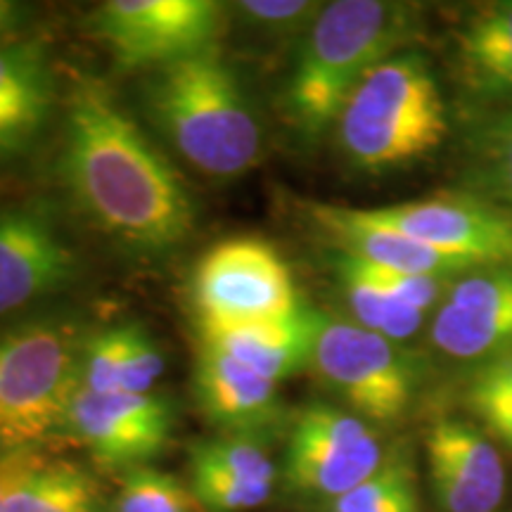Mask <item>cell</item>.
Listing matches in <instances>:
<instances>
[{
  "label": "cell",
  "mask_w": 512,
  "mask_h": 512,
  "mask_svg": "<svg viewBox=\"0 0 512 512\" xmlns=\"http://www.w3.org/2000/svg\"><path fill=\"white\" fill-rule=\"evenodd\" d=\"M320 323V311L302 306L292 316L247 328L209 332L202 342L214 344L242 366L271 382H283L299 370L311 366L313 344Z\"/></svg>",
  "instance_id": "ac0fdd59"
},
{
  "label": "cell",
  "mask_w": 512,
  "mask_h": 512,
  "mask_svg": "<svg viewBox=\"0 0 512 512\" xmlns=\"http://www.w3.org/2000/svg\"><path fill=\"white\" fill-rule=\"evenodd\" d=\"M275 486L240 479L216 467L190 460V491L207 512H247L261 508Z\"/></svg>",
  "instance_id": "d4e9b609"
},
{
  "label": "cell",
  "mask_w": 512,
  "mask_h": 512,
  "mask_svg": "<svg viewBox=\"0 0 512 512\" xmlns=\"http://www.w3.org/2000/svg\"><path fill=\"white\" fill-rule=\"evenodd\" d=\"M145 102L166 140L202 174L238 178L259 164L261 124L238 76L214 48L155 69Z\"/></svg>",
  "instance_id": "3957f363"
},
{
  "label": "cell",
  "mask_w": 512,
  "mask_h": 512,
  "mask_svg": "<svg viewBox=\"0 0 512 512\" xmlns=\"http://www.w3.org/2000/svg\"><path fill=\"white\" fill-rule=\"evenodd\" d=\"M463 401L494 444L512 453V351L470 370Z\"/></svg>",
  "instance_id": "44dd1931"
},
{
  "label": "cell",
  "mask_w": 512,
  "mask_h": 512,
  "mask_svg": "<svg viewBox=\"0 0 512 512\" xmlns=\"http://www.w3.org/2000/svg\"><path fill=\"white\" fill-rule=\"evenodd\" d=\"M126 325L105 328L83 339L81 389L95 394L121 392V358H124Z\"/></svg>",
  "instance_id": "4316f807"
},
{
  "label": "cell",
  "mask_w": 512,
  "mask_h": 512,
  "mask_svg": "<svg viewBox=\"0 0 512 512\" xmlns=\"http://www.w3.org/2000/svg\"><path fill=\"white\" fill-rule=\"evenodd\" d=\"M83 339L74 323L48 316L0 328V453L64 434L81 389Z\"/></svg>",
  "instance_id": "5b68a950"
},
{
  "label": "cell",
  "mask_w": 512,
  "mask_h": 512,
  "mask_svg": "<svg viewBox=\"0 0 512 512\" xmlns=\"http://www.w3.org/2000/svg\"><path fill=\"white\" fill-rule=\"evenodd\" d=\"M325 3L311 0H242L235 5L238 17L245 19L249 29L273 41H292L309 34Z\"/></svg>",
  "instance_id": "484cf974"
},
{
  "label": "cell",
  "mask_w": 512,
  "mask_h": 512,
  "mask_svg": "<svg viewBox=\"0 0 512 512\" xmlns=\"http://www.w3.org/2000/svg\"><path fill=\"white\" fill-rule=\"evenodd\" d=\"M164 375V354L157 339L140 325H126L121 358V392L152 394Z\"/></svg>",
  "instance_id": "83f0119b"
},
{
  "label": "cell",
  "mask_w": 512,
  "mask_h": 512,
  "mask_svg": "<svg viewBox=\"0 0 512 512\" xmlns=\"http://www.w3.org/2000/svg\"><path fill=\"white\" fill-rule=\"evenodd\" d=\"M60 174L83 214L133 252L164 254L190 238L195 209L174 166L91 76L69 95Z\"/></svg>",
  "instance_id": "6da1fadb"
},
{
  "label": "cell",
  "mask_w": 512,
  "mask_h": 512,
  "mask_svg": "<svg viewBox=\"0 0 512 512\" xmlns=\"http://www.w3.org/2000/svg\"><path fill=\"white\" fill-rule=\"evenodd\" d=\"M74 278L76 256L46 214L0 209V318L60 292Z\"/></svg>",
  "instance_id": "5bb4252c"
},
{
  "label": "cell",
  "mask_w": 512,
  "mask_h": 512,
  "mask_svg": "<svg viewBox=\"0 0 512 512\" xmlns=\"http://www.w3.org/2000/svg\"><path fill=\"white\" fill-rule=\"evenodd\" d=\"M332 271L337 275L354 323L392 339L396 344L408 342L422 330L425 316L377 283L356 256L335 252L332 254Z\"/></svg>",
  "instance_id": "ffe728a7"
},
{
  "label": "cell",
  "mask_w": 512,
  "mask_h": 512,
  "mask_svg": "<svg viewBox=\"0 0 512 512\" xmlns=\"http://www.w3.org/2000/svg\"><path fill=\"white\" fill-rule=\"evenodd\" d=\"M422 34V12L411 3L335 0L299 43L285 86V114L304 140L335 124L349 95L377 64L411 50Z\"/></svg>",
  "instance_id": "7a4b0ae2"
},
{
  "label": "cell",
  "mask_w": 512,
  "mask_h": 512,
  "mask_svg": "<svg viewBox=\"0 0 512 512\" xmlns=\"http://www.w3.org/2000/svg\"><path fill=\"white\" fill-rule=\"evenodd\" d=\"M195 396L202 413L228 434L256 437L280 418L278 382L266 380L209 342L197 351Z\"/></svg>",
  "instance_id": "e0dca14e"
},
{
  "label": "cell",
  "mask_w": 512,
  "mask_h": 512,
  "mask_svg": "<svg viewBox=\"0 0 512 512\" xmlns=\"http://www.w3.org/2000/svg\"><path fill=\"white\" fill-rule=\"evenodd\" d=\"M448 67L465 112L512 105V0L460 12L448 27Z\"/></svg>",
  "instance_id": "9a60e30c"
},
{
  "label": "cell",
  "mask_w": 512,
  "mask_h": 512,
  "mask_svg": "<svg viewBox=\"0 0 512 512\" xmlns=\"http://www.w3.org/2000/svg\"><path fill=\"white\" fill-rule=\"evenodd\" d=\"M221 17L214 0H110L91 27L124 69H162L216 48Z\"/></svg>",
  "instance_id": "9c48e42d"
},
{
  "label": "cell",
  "mask_w": 512,
  "mask_h": 512,
  "mask_svg": "<svg viewBox=\"0 0 512 512\" xmlns=\"http://www.w3.org/2000/svg\"><path fill=\"white\" fill-rule=\"evenodd\" d=\"M370 219L399 230L434 252L475 266H512V211L465 192L366 209Z\"/></svg>",
  "instance_id": "30bf717a"
},
{
  "label": "cell",
  "mask_w": 512,
  "mask_h": 512,
  "mask_svg": "<svg viewBox=\"0 0 512 512\" xmlns=\"http://www.w3.org/2000/svg\"><path fill=\"white\" fill-rule=\"evenodd\" d=\"M309 368L370 425L401 420L420 387L418 361L401 344L325 313H320Z\"/></svg>",
  "instance_id": "52a82bcc"
},
{
  "label": "cell",
  "mask_w": 512,
  "mask_h": 512,
  "mask_svg": "<svg viewBox=\"0 0 512 512\" xmlns=\"http://www.w3.org/2000/svg\"><path fill=\"white\" fill-rule=\"evenodd\" d=\"M190 299L202 335L280 320L304 306L287 261L254 235L209 247L192 271Z\"/></svg>",
  "instance_id": "8992f818"
},
{
  "label": "cell",
  "mask_w": 512,
  "mask_h": 512,
  "mask_svg": "<svg viewBox=\"0 0 512 512\" xmlns=\"http://www.w3.org/2000/svg\"><path fill=\"white\" fill-rule=\"evenodd\" d=\"M332 512H418L411 463L401 456L387 458L373 477L332 503Z\"/></svg>",
  "instance_id": "7402d4cb"
},
{
  "label": "cell",
  "mask_w": 512,
  "mask_h": 512,
  "mask_svg": "<svg viewBox=\"0 0 512 512\" xmlns=\"http://www.w3.org/2000/svg\"><path fill=\"white\" fill-rule=\"evenodd\" d=\"M190 460L216 467L247 482L271 486L278 482V470H275L271 453L266 451L259 437H252V434H226V437L200 441L192 446Z\"/></svg>",
  "instance_id": "cb8c5ba5"
},
{
  "label": "cell",
  "mask_w": 512,
  "mask_h": 512,
  "mask_svg": "<svg viewBox=\"0 0 512 512\" xmlns=\"http://www.w3.org/2000/svg\"><path fill=\"white\" fill-rule=\"evenodd\" d=\"M432 494L444 512H498L505 465L494 439L477 422L441 418L425 434Z\"/></svg>",
  "instance_id": "4fadbf2b"
},
{
  "label": "cell",
  "mask_w": 512,
  "mask_h": 512,
  "mask_svg": "<svg viewBox=\"0 0 512 512\" xmlns=\"http://www.w3.org/2000/svg\"><path fill=\"white\" fill-rule=\"evenodd\" d=\"M306 216L335 245V252L351 254L356 259L368 261V264L389 268V271L460 275L470 268H477L470 261L439 254L420 245V242L406 238L399 230L382 226V223L370 219L366 209L311 202L306 204Z\"/></svg>",
  "instance_id": "2e32d148"
},
{
  "label": "cell",
  "mask_w": 512,
  "mask_h": 512,
  "mask_svg": "<svg viewBox=\"0 0 512 512\" xmlns=\"http://www.w3.org/2000/svg\"><path fill=\"white\" fill-rule=\"evenodd\" d=\"M46 117L48 110L0 93V159L22 152L41 131Z\"/></svg>",
  "instance_id": "f546056e"
},
{
  "label": "cell",
  "mask_w": 512,
  "mask_h": 512,
  "mask_svg": "<svg viewBox=\"0 0 512 512\" xmlns=\"http://www.w3.org/2000/svg\"><path fill=\"white\" fill-rule=\"evenodd\" d=\"M200 503L181 479L150 465L126 470L112 512H197Z\"/></svg>",
  "instance_id": "603a6c76"
},
{
  "label": "cell",
  "mask_w": 512,
  "mask_h": 512,
  "mask_svg": "<svg viewBox=\"0 0 512 512\" xmlns=\"http://www.w3.org/2000/svg\"><path fill=\"white\" fill-rule=\"evenodd\" d=\"M24 8L17 3H10V0H0V36H5L22 22Z\"/></svg>",
  "instance_id": "4dcf8cb0"
},
{
  "label": "cell",
  "mask_w": 512,
  "mask_h": 512,
  "mask_svg": "<svg viewBox=\"0 0 512 512\" xmlns=\"http://www.w3.org/2000/svg\"><path fill=\"white\" fill-rule=\"evenodd\" d=\"M98 484L79 465L64 463L53 489L34 512H100Z\"/></svg>",
  "instance_id": "f1b7e54d"
},
{
  "label": "cell",
  "mask_w": 512,
  "mask_h": 512,
  "mask_svg": "<svg viewBox=\"0 0 512 512\" xmlns=\"http://www.w3.org/2000/svg\"><path fill=\"white\" fill-rule=\"evenodd\" d=\"M456 190L512 211V105L463 114Z\"/></svg>",
  "instance_id": "d6986e66"
},
{
  "label": "cell",
  "mask_w": 512,
  "mask_h": 512,
  "mask_svg": "<svg viewBox=\"0 0 512 512\" xmlns=\"http://www.w3.org/2000/svg\"><path fill=\"white\" fill-rule=\"evenodd\" d=\"M430 344L441 358L477 368L512 351V266H477L453 280L434 311Z\"/></svg>",
  "instance_id": "8fae6325"
},
{
  "label": "cell",
  "mask_w": 512,
  "mask_h": 512,
  "mask_svg": "<svg viewBox=\"0 0 512 512\" xmlns=\"http://www.w3.org/2000/svg\"><path fill=\"white\" fill-rule=\"evenodd\" d=\"M384 460L370 422L328 403H309L287 439L285 482L294 494L335 503L373 477Z\"/></svg>",
  "instance_id": "ba28073f"
},
{
  "label": "cell",
  "mask_w": 512,
  "mask_h": 512,
  "mask_svg": "<svg viewBox=\"0 0 512 512\" xmlns=\"http://www.w3.org/2000/svg\"><path fill=\"white\" fill-rule=\"evenodd\" d=\"M347 162L384 174L437 152L448 136V110L430 57L403 50L370 72L335 121Z\"/></svg>",
  "instance_id": "277c9868"
},
{
  "label": "cell",
  "mask_w": 512,
  "mask_h": 512,
  "mask_svg": "<svg viewBox=\"0 0 512 512\" xmlns=\"http://www.w3.org/2000/svg\"><path fill=\"white\" fill-rule=\"evenodd\" d=\"M174 406L164 396L79 389L67 413L64 434L74 437L105 467L145 465L169 446L174 434Z\"/></svg>",
  "instance_id": "7c38bea8"
}]
</instances>
